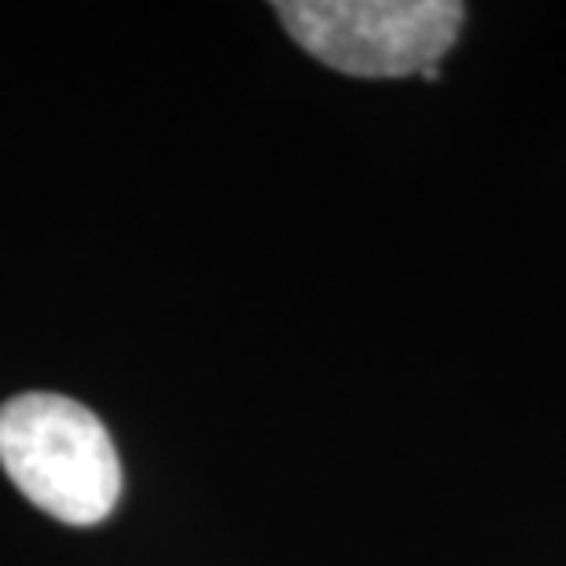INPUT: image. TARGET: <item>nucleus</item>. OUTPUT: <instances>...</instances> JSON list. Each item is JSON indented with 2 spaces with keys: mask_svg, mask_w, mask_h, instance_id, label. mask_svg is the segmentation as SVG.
<instances>
[{
  "mask_svg": "<svg viewBox=\"0 0 566 566\" xmlns=\"http://www.w3.org/2000/svg\"><path fill=\"white\" fill-rule=\"evenodd\" d=\"M0 468L44 515L96 526L122 496V463L104 420L63 394H15L0 405Z\"/></svg>",
  "mask_w": 566,
  "mask_h": 566,
  "instance_id": "obj_1",
  "label": "nucleus"
},
{
  "mask_svg": "<svg viewBox=\"0 0 566 566\" xmlns=\"http://www.w3.org/2000/svg\"><path fill=\"white\" fill-rule=\"evenodd\" d=\"M273 11L302 52L349 77L423 74L468 15L457 0H280Z\"/></svg>",
  "mask_w": 566,
  "mask_h": 566,
  "instance_id": "obj_2",
  "label": "nucleus"
}]
</instances>
